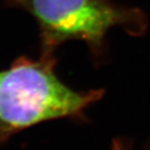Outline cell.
Listing matches in <instances>:
<instances>
[{
    "label": "cell",
    "instance_id": "2",
    "mask_svg": "<svg viewBox=\"0 0 150 150\" xmlns=\"http://www.w3.org/2000/svg\"><path fill=\"white\" fill-rule=\"evenodd\" d=\"M40 29L41 54L70 40H81L99 51L108 29L117 25L134 26L138 16L106 0H29L25 5Z\"/></svg>",
    "mask_w": 150,
    "mask_h": 150
},
{
    "label": "cell",
    "instance_id": "1",
    "mask_svg": "<svg viewBox=\"0 0 150 150\" xmlns=\"http://www.w3.org/2000/svg\"><path fill=\"white\" fill-rule=\"evenodd\" d=\"M54 55L22 56L0 70V143L51 120L81 116L101 91H74L55 73Z\"/></svg>",
    "mask_w": 150,
    "mask_h": 150
},
{
    "label": "cell",
    "instance_id": "3",
    "mask_svg": "<svg viewBox=\"0 0 150 150\" xmlns=\"http://www.w3.org/2000/svg\"><path fill=\"white\" fill-rule=\"evenodd\" d=\"M9 1H12V2H15L17 4H20V5H23L25 6L28 2H29V0H9Z\"/></svg>",
    "mask_w": 150,
    "mask_h": 150
},
{
    "label": "cell",
    "instance_id": "4",
    "mask_svg": "<svg viewBox=\"0 0 150 150\" xmlns=\"http://www.w3.org/2000/svg\"><path fill=\"white\" fill-rule=\"evenodd\" d=\"M115 150H121V149H119V148H117V147H116V149Z\"/></svg>",
    "mask_w": 150,
    "mask_h": 150
}]
</instances>
